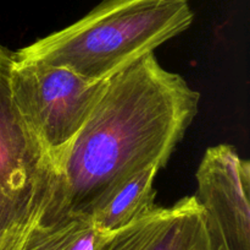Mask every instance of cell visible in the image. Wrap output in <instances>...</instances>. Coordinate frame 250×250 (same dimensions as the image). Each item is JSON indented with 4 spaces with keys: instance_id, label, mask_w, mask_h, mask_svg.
I'll return each instance as SVG.
<instances>
[{
    "instance_id": "8992f818",
    "label": "cell",
    "mask_w": 250,
    "mask_h": 250,
    "mask_svg": "<svg viewBox=\"0 0 250 250\" xmlns=\"http://www.w3.org/2000/svg\"><path fill=\"white\" fill-rule=\"evenodd\" d=\"M205 216L197 196L155 208L126 227L107 233L94 250H199L210 244Z\"/></svg>"
},
{
    "instance_id": "52a82bcc",
    "label": "cell",
    "mask_w": 250,
    "mask_h": 250,
    "mask_svg": "<svg viewBox=\"0 0 250 250\" xmlns=\"http://www.w3.org/2000/svg\"><path fill=\"white\" fill-rule=\"evenodd\" d=\"M159 171L160 168L156 166L148 167L117 186L90 217L97 229L112 233L155 208L154 181Z\"/></svg>"
},
{
    "instance_id": "277c9868",
    "label": "cell",
    "mask_w": 250,
    "mask_h": 250,
    "mask_svg": "<svg viewBox=\"0 0 250 250\" xmlns=\"http://www.w3.org/2000/svg\"><path fill=\"white\" fill-rule=\"evenodd\" d=\"M15 51L0 43V234L38 218L54 184V167L15 105L10 66Z\"/></svg>"
},
{
    "instance_id": "5b68a950",
    "label": "cell",
    "mask_w": 250,
    "mask_h": 250,
    "mask_svg": "<svg viewBox=\"0 0 250 250\" xmlns=\"http://www.w3.org/2000/svg\"><path fill=\"white\" fill-rule=\"evenodd\" d=\"M215 250H250V163L231 145L205 151L195 173Z\"/></svg>"
},
{
    "instance_id": "9c48e42d",
    "label": "cell",
    "mask_w": 250,
    "mask_h": 250,
    "mask_svg": "<svg viewBox=\"0 0 250 250\" xmlns=\"http://www.w3.org/2000/svg\"><path fill=\"white\" fill-rule=\"evenodd\" d=\"M14 229L1 233L0 234V250H14Z\"/></svg>"
},
{
    "instance_id": "6da1fadb",
    "label": "cell",
    "mask_w": 250,
    "mask_h": 250,
    "mask_svg": "<svg viewBox=\"0 0 250 250\" xmlns=\"http://www.w3.org/2000/svg\"><path fill=\"white\" fill-rule=\"evenodd\" d=\"M200 93L148 54L107 80L102 98L55 167L38 218L92 217L126 179L167 164L198 114Z\"/></svg>"
},
{
    "instance_id": "3957f363",
    "label": "cell",
    "mask_w": 250,
    "mask_h": 250,
    "mask_svg": "<svg viewBox=\"0 0 250 250\" xmlns=\"http://www.w3.org/2000/svg\"><path fill=\"white\" fill-rule=\"evenodd\" d=\"M15 105L55 167L102 98L107 80L90 81L72 70L15 59L10 66Z\"/></svg>"
},
{
    "instance_id": "7a4b0ae2",
    "label": "cell",
    "mask_w": 250,
    "mask_h": 250,
    "mask_svg": "<svg viewBox=\"0 0 250 250\" xmlns=\"http://www.w3.org/2000/svg\"><path fill=\"white\" fill-rule=\"evenodd\" d=\"M193 19L188 0H103L78 21L15 54L90 81L109 80L185 32Z\"/></svg>"
},
{
    "instance_id": "30bf717a",
    "label": "cell",
    "mask_w": 250,
    "mask_h": 250,
    "mask_svg": "<svg viewBox=\"0 0 250 250\" xmlns=\"http://www.w3.org/2000/svg\"><path fill=\"white\" fill-rule=\"evenodd\" d=\"M199 250H215V248H214V245H212V243H210V244L205 245V247H203L202 249H199Z\"/></svg>"
},
{
    "instance_id": "ba28073f",
    "label": "cell",
    "mask_w": 250,
    "mask_h": 250,
    "mask_svg": "<svg viewBox=\"0 0 250 250\" xmlns=\"http://www.w3.org/2000/svg\"><path fill=\"white\" fill-rule=\"evenodd\" d=\"M14 250H94L107 234L97 229L92 218L83 216H68L46 225L34 218L14 228Z\"/></svg>"
}]
</instances>
